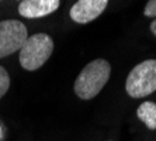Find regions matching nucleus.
I'll return each instance as SVG.
<instances>
[{
    "label": "nucleus",
    "instance_id": "3",
    "mask_svg": "<svg viewBox=\"0 0 156 141\" xmlns=\"http://www.w3.org/2000/svg\"><path fill=\"white\" fill-rule=\"evenodd\" d=\"M125 91L134 99L146 98L156 91V59H146L131 69Z\"/></svg>",
    "mask_w": 156,
    "mask_h": 141
},
{
    "label": "nucleus",
    "instance_id": "10",
    "mask_svg": "<svg viewBox=\"0 0 156 141\" xmlns=\"http://www.w3.org/2000/svg\"><path fill=\"white\" fill-rule=\"evenodd\" d=\"M151 31L153 33V35H156V18L151 23Z\"/></svg>",
    "mask_w": 156,
    "mask_h": 141
},
{
    "label": "nucleus",
    "instance_id": "8",
    "mask_svg": "<svg viewBox=\"0 0 156 141\" xmlns=\"http://www.w3.org/2000/svg\"><path fill=\"white\" fill-rule=\"evenodd\" d=\"M10 87V75L3 66H0V99L7 93Z\"/></svg>",
    "mask_w": 156,
    "mask_h": 141
},
{
    "label": "nucleus",
    "instance_id": "6",
    "mask_svg": "<svg viewBox=\"0 0 156 141\" xmlns=\"http://www.w3.org/2000/svg\"><path fill=\"white\" fill-rule=\"evenodd\" d=\"M61 0H23L18 13L24 18H40L58 10Z\"/></svg>",
    "mask_w": 156,
    "mask_h": 141
},
{
    "label": "nucleus",
    "instance_id": "7",
    "mask_svg": "<svg viewBox=\"0 0 156 141\" xmlns=\"http://www.w3.org/2000/svg\"><path fill=\"white\" fill-rule=\"evenodd\" d=\"M136 116L149 130H156V103L144 102L136 110Z\"/></svg>",
    "mask_w": 156,
    "mask_h": 141
},
{
    "label": "nucleus",
    "instance_id": "2",
    "mask_svg": "<svg viewBox=\"0 0 156 141\" xmlns=\"http://www.w3.org/2000/svg\"><path fill=\"white\" fill-rule=\"evenodd\" d=\"M54 52V40L45 33L28 37L20 50L18 61L26 71H37L49 59Z\"/></svg>",
    "mask_w": 156,
    "mask_h": 141
},
{
    "label": "nucleus",
    "instance_id": "9",
    "mask_svg": "<svg viewBox=\"0 0 156 141\" xmlns=\"http://www.w3.org/2000/svg\"><path fill=\"white\" fill-rule=\"evenodd\" d=\"M144 14L146 17H156V0H149L146 3Z\"/></svg>",
    "mask_w": 156,
    "mask_h": 141
},
{
    "label": "nucleus",
    "instance_id": "4",
    "mask_svg": "<svg viewBox=\"0 0 156 141\" xmlns=\"http://www.w3.org/2000/svg\"><path fill=\"white\" fill-rule=\"evenodd\" d=\"M28 38L27 27L18 20L0 21V58L20 51Z\"/></svg>",
    "mask_w": 156,
    "mask_h": 141
},
{
    "label": "nucleus",
    "instance_id": "5",
    "mask_svg": "<svg viewBox=\"0 0 156 141\" xmlns=\"http://www.w3.org/2000/svg\"><path fill=\"white\" fill-rule=\"evenodd\" d=\"M107 4L108 0H77L70 9V18L79 24L90 23L105 10Z\"/></svg>",
    "mask_w": 156,
    "mask_h": 141
},
{
    "label": "nucleus",
    "instance_id": "1",
    "mask_svg": "<svg viewBox=\"0 0 156 141\" xmlns=\"http://www.w3.org/2000/svg\"><path fill=\"white\" fill-rule=\"evenodd\" d=\"M110 75H111L110 62L101 58L94 59L82 69V72L75 80L73 91L79 99L90 100L101 92L105 83L108 82Z\"/></svg>",
    "mask_w": 156,
    "mask_h": 141
}]
</instances>
